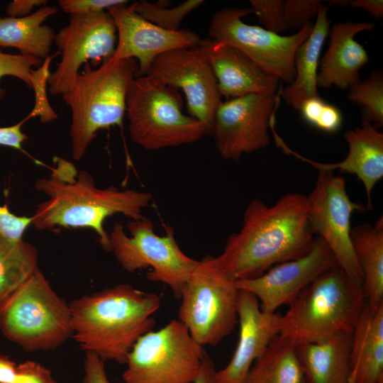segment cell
<instances>
[{"mask_svg": "<svg viewBox=\"0 0 383 383\" xmlns=\"http://www.w3.org/2000/svg\"><path fill=\"white\" fill-rule=\"evenodd\" d=\"M216 372L214 362L206 353L201 361L199 374L194 383H216Z\"/></svg>", "mask_w": 383, "mask_h": 383, "instance_id": "42", "label": "cell"}, {"mask_svg": "<svg viewBox=\"0 0 383 383\" xmlns=\"http://www.w3.org/2000/svg\"><path fill=\"white\" fill-rule=\"evenodd\" d=\"M59 52L54 55H49L45 58L42 65L37 70H33L30 73L31 89L34 91L35 104L31 111L27 116L30 119L33 117H39L41 123L51 122L58 116L51 107L48 96V78L50 77V65L51 60Z\"/></svg>", "mask_w": 383, "mask_h": 383, "instance_id": "32", "label": "cell"}, {"mask_svg": "<svg viewBox=\"0 0 383 383\" xmlns=\"http://www.w3.org/2000/svg\"><path fill=\"white\" fill-rule=\"evenodd\" d=\"M28 120V118L26 116L15 125L0 127V145L23 151L22 144L28 139V137L22 132L21 127Z\"/></svg>", "mask_w": 383, "mask_h": 383, "instance_id": "40", "label": "cell"}, {"mask_svg": "<svg viewBox=\"0 0 383 383\" xmlns=\"http://www.w3.org/2000/svg\"><path fill=\"white\" fill-rule=\"evenodd\" d=\"M347 96L361 108V114L367 117L376 129L383 125V72L373 71L365 80L349 87Z\"/></svg>", "mask_w": 383, "mask_h": 383, "instance_id": "29", "label": "cell"}, {"mask_svg": "<svg viewBox=\"0 0 383 383\" xmlns=\"http://www.w3.org/2000/svg\"><path fill=\"white\" fill-rule=\"evenodd\" d=\"M330 4L337 5L342 7L349 6V0H332L328 1Z\"/></svg>", "mask_w": 383, "mask_h": 383, "instance_id": "45", "label": "cell"}, {"mask_svg": "<svg viewBox=\"0 0 383 383\" xmlns=\"http://www.w3.org/2000/svg\"><path fill=\"white\" fill-rule=\"evenodd\" d=\"M285 0H250V9L264 28L276 34L287 30L284 23Z\"/></svg>", "mask_w": 383, "mask_h": 383, "instance_id": "34", "label": "cell"}, {"mask_svg": "<svg viewBox=\"0 0 383 383\" xmlns=\"http://www.w3.org/2000/svg\"><path fill=\"white\" fill-rule=\"evenodd\" d=\"M336 266L328 245L316 236L311 250L305 256L277 264L260 277L238 280L235 284L239 290L254 294L263 311L274 313L282 305H289L320 274Z\"/></svg>", "mask_w": 383, "mask_h": 383, "instance_id": "16", "label": "cell"}, {"mask_svg": "<svg viewBox=\"0 0 383 383\" xmlns=\"http://www.w3.org/2000/svg\"><path fill=\"white\" fill-rule=\"evenodd\" d=\"M281 88L275 94H250L218 104L211 133L222 157L238 160L270 145V119L279 107Z\"/></svg>", "mask_w": 383, "mask_h": 383, "instance_id": "14", "label": "cell"}, {"mask_svg": "<svg viewBox=\"0 0 383 383\" xmlns=\"http://www.w3.org/2000/svg\"><path fill=\"white\" fill-rule=\"evenodd\" d=\"M30 224L32 216H16L7 206H0V234L11 240H20Z\"/></svg>", "mask_w": 383, "mask_h": 383, "instance_id": "38", "label": "cell"}, {"mask_svg": "<svg viewBox=\"0 0 383 383\" xmlns=\"http://www.w3.org/2000/svg\"><path fill=\"white\" fill-rule=\"evenodd\" d=\"M72 335L86 352L104 361L126 364L137 340L152 331L160 297L129 284H119L70 304Z\"/></svg>", "mask_w": 383, "mask_h": 383, "instance_id": "3", "label": "cell"}, {"mask_svg": "<svg viewBox=\"0 0 383 383\" xmlns=\"http://www.w3.org/2000/svg\"><path fill=\"white\" fill-rule=\"evenodd\" d=\"M276 145L283 152L292 155L306 162L318 171L338 170L342 173L353 174L362 182L367 194V210L372 209L371 193L376 184L383 177V134L372 123L362 116L361 126L347 131L344 138L349 145L347 157L336 163H321L306 158L289 148L277 134L274 126L270 127Z\"/></svg>", "mask_w": 383, "mask_h": 383, "instance_id": "19", "label": "cell"}, {"mask_svg": "<svg viewBox=\"0 0 383 383\" xmlns=\"http://www.w3.org/2000/svg\"><path fill=\"white\" fill-rule=\"evenodd\" d=\"M45 0H13L6 8L9 17L21 18L30 15L34 7L45 6Z\"/></svg>", "mask_w": 383, "mask_h": 383, "instance_id": "41", "label": "cell"}, {"mask_svg": "<svg viewBox=\"0 0 383 383\" xmlns=\"http://www.w3.org/2000/svg\"><path fill=\"white\" fill-rule=\"evenodd\" d=\"M17 365L8 356L0 354V383H11Z\"/></svg>", "mask_w": 383, "mask_h": 383, "instance_id": "44", "label": "cell"}, {"mask_svg": "<svg viewBox=\"0 0 383 383\" xmlns=\"http://www.w3.org/2000/svg\"><path fill=\"white\" fill-rule=\"evenodd\" d=\"M138 68L133 58L117 61L111 58L94 70L86 64L72 89L62 96L71 110L70 135L74 160L84 157L99 130L122 126L127 93Z\"/></svg>", "mask_w": 383, "mask_h": 383, "instance_id": "5", "label": "cell"}, {"mask_svg": "<svg viewBox=\"0 0 383 383\" xmlns=\"http://www.w3.org/2000/svg\"><path fill=\"white\" fill-rule=\"evenodd\" d=\"M59 6L65 13L83 14L107 11L110 8L128 4L126 0H60Z\"/></svg>", "mask_w": 383, "mask_h": 383, "instance_id": "36", "label": "cell"}, {"mask_svg": "<svg viewBox=\"0 0 383 383\" xmlns=\"http://www.w3.org/2000/svg\"><path fill=\"white\" fill-rule=\"evenodd\" d=\"M117 42L116 27L108 11L71 14L68 24L55 35L61 60L48 78L52 96H62L73 87L79 69L89 60H110Z\"/></svg>", "mask_w": 383, "mask_h": 383, "instance_id": "13", "label": "cell"}, {"mask_svg": "<svg viewBox=\"0 0 383 383\" xmlns=\"http://www.w3.org/2000/svg\"><path fill=\"white\" fill-rule=\"evenodd\" d=\"M56 6H43L30 15L0 18V47H12L21 54L44 60L50 55L55 32L45 20L58 13Z\"/></svg>", "mask_w": 383, "mask_h": 383, "instance_id": "25", "label": "cell"}, {"mask_svg": "<svg viewBox=\"0 0 383 383\" xmlns=\"http://www.w3.org/2000/svg\"><path fill=\"white\" fill-rule=\"evenodd\" d=\"M0 330L26 351L55 349L72 335L70 305L38 269L0 309Z\"/></svg>", "mask_w": 383, "mask_h": 383, "instance_id": "6", "label": "cell"}, {"mask_svg": "<svg viewBox=\"0 0 383 383\" xmlns=\"http://www.w3.org/2000/svg\"><path fill=\"white\" fill-rule=\"evenodd\" d=\"M279 313H267L252 293L239 291L238 318L239 339L229 363L217 371L216 383H244L251 366L267 350L272 340L279 334Z\"/></svg>", "mask_w": 383, "mask_h": 383, "instance_id": "18", "label": "cell"}, {"mask_svg": "<svg viewBox=\"0 0 383 383\" xmlns=\"http://www.w3.org/2000/svg\"><path fill=\"white\" fill-rule=\"evenodd\" d=\"M250 8H223L210 22L211 38L238 50L267 73L292 84L295 78L294 54L311 33L313 23H307L296 33L283 36L264 28L247 24L242 18Z\"/></svg>", "mask_w": 383, "mask_h": 383, "instance_id": "11", "label": "cell"}, {"mask_svg": "<svg viewBox=\"0 0 383 383\" xmlns=\"http://www.w3.org/2000/svg\"><path fill=\"white\" fill-rule=\"evenodd\" d=\"M307 199V216L311 231L328 245L338 266L354 282L363 286V273L350 238V218L353 212H365L366 207L350 199L345 178L331 171H318Z\"/></svg>", "mask_w": 383, "mask_h": 383, "instance_id": "12", "label": "cell"}, {"mask_svg": "<svg viewBox=\"0 0 383 383\" xmlns=\"http://www.w3.org/2000/svg\"><path fill=\"white\" fill-rule=\"evenodd\" d=\"M206 353L177 319L142 335L130 351L124 383H194Z\"/></svg>", "mask_w": 383, "mask_h": 383, "instance_id": "9", "label": "cell"}, {"mask_svg": "<svg viewBox=\"0 0 383 383\" xmlns=\"http://www.w3.org/2000/svg\"><path fill=\"white\" fill-rule=\"evenodd\" d=\"M307 196L289 193L269 206L253 199L247 206L238 233L227 239L214 257L234 281L261 276L273 266L302 257L312 249L314 234L308 216Z\"/></svg>", "mask_w": 383, "mask_h": 383, "instance_id": "1", "label": "cell"}, {"mask_svg": "<svg viewBox=\"0 0 383 383\" xmlns=\"http://www.w3.org/2000/svg\"><path fill=\"white\" fill-rule=\"evenodd\" d=\"M128 228L130 236L121 224L115 223L109 235L110 251L118 262L128 272L150 267L146 278L166 284L180 299L182 288L199 261L182 251L170 227L165 235H158L152 222L143 217L129 222Z\"/></svg>", "mask_w": 383, "mask_h": 383, "instance_id": "10", "label": "cell"}, {"mask_svg": "<svg viewBox=\"0 0 383 383\" xmlns=\"http://www.w3.org/2000/svg\"><path fill=\"white\" fill-rule=\"evenodd\" d=\"M35 247L0 234V309L38 269Z\"/></svg>", "mask_w": 383, "mask_h": 383, "instance_id": "28", "label": "cell"}, {"mask_svg": "<svg viewBox=\"0 0 383 383\" xmlns=\"http://www.w3.org/2000/svg\"><path fill=\"white\" fill-rule=\"evenodd\" d=\"M365 304L363 286L334 267L316 277L289 304L279 321V335L296 346L352 333Z\"/></svg>", "mask_w": 383, "mask_h": 383, "instance_id": "4", "label": "cell"}, {"mask_svg": "<svg viewBox=\"0 0 383 383\" xmlns=\"http://www.w3.org/2000/svg\"><path fill=\"white\" fill-rule=\"evenodd\" d=\"M199 45L213 68L222 96L229 99L250 94L277 93L280 79L238 50L211 38L201 40Z\"/></svg>", "mask_w": 383, "mask_h": 383, "instance_id": "20", "label": "cell"}, {"mask_svg": "<svg viewBox=\"0 0 383 383\" xmlns=\"http://www.w3.org/2000/svg\"><path fill=\"white\" fill-rule=\"evenodd\" d=\"M328 11V6L323 4L320 6L311 33L295 52L294 80L280 90V97L296 110L308 99L318 96L316 79L319 57L331 28Z\"/></svg>", "mask_w": 383, "mask_h": 383, "instance_id": "23", "label": "cell"}, {"mask_svg": "<svg viewBox=\"0 0 383 383\" xmlns=\"http://www.w3.org/2000/svg\"><path fill=\"white\" fill-rule=\"evenodd\" d=\"M355 256L363 273L366 302L372 311L383 304V218L351 229Z\"/></svg>", "mask_w": 383, "mask_h": 383, "instance_id": "26", "label": "cell"}, {"mask_svg": "<svg viewBox=\"0 0 383 383\" xmlns=\"http://www.w3.org/2000/svg\"><path fill=\"white\" fill-rule=\"evenodd\" d=\"M352 333L296 345L306 383H349Z\"/></svg>", "mask_w": 383, "mask_h": 383, "instance_id": "24", "label": "cell"}, {"mask_svg": "<svg viewBox=\"0 0 383 383\" xmlns=\"http://www.w3.org/2000/svg\"><path fill=\"white\" fill-rule=\"evenodd\" d=\"M204 3L202 0H187L170 7V1L151 3L141 0L133 3L135 11L144 19L167 30L176 31L184 18Z\"/></svg>", "mask_w": 383, "mask_h": 383, "instance_id": "30", "label": "cell"}, {"mask_svg": "<svg viewBox=\"0 0 383 383\" xmlns=\"http://www.w3.org/2000/svg\"><path fill=\"white\" fill-rule=\"evenodd\" d=\"M299 111L306 123L322 131L335 133L342 126L343 116L340 109L319 96L306 100Z\"/></svg>", "mask_w": 383, "mask_h": 383, "instance_id": "31", "label": "cell"}, {"mask_svg": "<svg viewBox=\"0 0 383 383\" xmlns=\"http://www.w3.org/2000/svg\"><path fill=\"white\" fill-rule=\"evenodd\" d=\"M42 60L23 54H10L0 50V79L6 76L18 78L31 89L30 73L33 67H39ZM6 90L0 87V99L6 95Z\"/></svg>", "mask_w": 383, "mask_h": 383, "instance_id": "33", "label": "cell"}, {"mask_svg": "<svg viewBox=\"0 0 383 383\" xmlns=\"http://www.w3.org/2000/svg\"><path fill=\"white\" fill-rule=\"evenodd\" d=\"M321 0H287L284 1V23L287 30H300L317 16Z\"/></svg>", "mask_w": 383, "mask_h": 383, "instance_id": "35", "label": "cell"}, {"mask_svg": "<svg viewBox=\"0 0 383 383\" xmlns=\"http://www.w3.org/2000/svg\"><path fill=\"white\" fill-rule=\"evenodd\" d=\"M182 105L177 90L148 76L135 77L126 106L131 140L155 150L192 143L209 133L199 121L183 113Z\"/></svg>", "mask_w": 383, "mask_h": 383, "instance_id": "7", "label": "cell"}, {"mask_svg": "<svg viewBox=\"0 0 383 383\" xmlns=\"http://www.w3.org/2000/svg\"><path fill=\"white\" fill-rule=\"evenodd\" d=\"M55 160L57 165L50 177L35 184L48 199L37 206L32 225L39 231H52L56 226L91 228L102 248L110 251L104 221L116 213L133 220L142 218L143 210L150 204L152 194L133 189L119 190L113 186L97 188L89 172H77L72 162L62 157Z\"/></svg>", "mask_w": 383, "mask_h": 383, "instance_id": "2", "label": "cell"}, {"mask_svg": "<svg viewBox=\"0 0 383 383\" xmlns=\"http://www.w3.org/2000/svg\"><path fill=\"white\" fill-rule=\"evenodd\" d=\"M11 383H57L50 370L39 362L28 360L17 365Z\"/></svg>", "mask_w": 383, "mask_h": 383, "instance_id": "37", "label": "cell"}, {"mask_svg": "<svg viewBox=\"0 0 383 383\" xmlns=\"http://www.w3.org/2000/svg\"><path fill=\"white\" fill-rule=\"evenodd\" d=\"M244 383H306L296 346L276 335L251 366Z\"/></svg>", "mask_w": 383, "mask_h": 383, "instance_id": "27", "label": "cell"}, {"mask_svg": "<svg viewBox=\"0 0 383 383\" xmlns=\"http://www.w3.org/2000/svg\"><path fill=\"white\" fill-rule=\"evenodd\" d=\"M239 289L207 255L182 288L178 320L201 346H215L235 328Z\"/></svg>", "mask_w": 383, "mask_h": 383, "instance_id": "8", "label": "cell"}, {"mask_svg": "<svg viewBox=\"0 0 383 383\" xmlns=\"http://www.w3.org/2000/svg\"><path fill=\"white\" fill-rule=\"evenodd\" d=\"M145 76L174 89H180L185 95L190 116L211 133L222 96L213 68L199 45L159 55Z\"/></svg>", "mask_w": 383, "mask_h": 383, "instance_id": "15", "label": "cell"}, {"mask_svg": "<svg viewBox=\"0 0 383 383\" xmlns=\"http://www.w3.org/2000/svg\"><path fill=\"white\" fill-rule=\"evenodd\" d=\"M374 27L369 22L347 21L330 28L328 48L320 61L317 74L318 87L327 89L334 85L340 89H348L361 81L360 70L370 59L355 36Z\"/></svg>", "mask_w": 383, "mask_h": 383, "instance_id": "21", "label": "cell"}, {"mask_svg": "<svg viewBox=\"0 0 383 383\" xmlns=\"http://www.w3.org/2000/svg\"><path fill=\"white\" fill-rule=\"evenodd\" d=\"M104 362L96 353L86 352L83 383H109Z\"/></svg>", "mask_w": 383, "mask_h": 383, "instance_id": "39", "label": "cell"}, {"mask_svg": "<svg viewBox=\"0 0 383 383\" xmlns=\"http://www.w3.org/2000/svg\"><path fill=\"white\" fill-rule=\"evenodd\" d=\"M117 31V42L111 57L117 61L133 58L138 62L135 77L145 76L154 60L172 50L199 45L200 37L192 30H165L141 17L133 3L110 8Z\"/></svg>", "mask_w": 383, "mask_h": 383, "instance_id": "17", "label": "cell"}, {"mask_svg": "<svg viewBox=\"0 0 383 383\" xmlns=\"http://www.w3.org/2000/svg\"><path fill=\"white\" fill-rule=\"evenodd\" d=\"M349 6L365 10L376 18L383 16L382 0H350Z\"/></svg>", "mask_w": 383, "mask_h": 383, "instance_id": "43", "label": "cell"}, {"mask_svg": "<svg viewBox=\"0 0 383 383\" xmlns=\"http://www.w3.org/2000/svg\"><path fill=\"white\" fill-rule=\"evenodd\" d=\"M349 383H383V304L367 302L352 332Z\"/></svg>", "mask_w": 383, "mask_h": 383, "instance_id": "22", "label": "cell"}]
</instances>
